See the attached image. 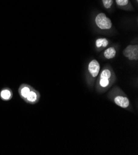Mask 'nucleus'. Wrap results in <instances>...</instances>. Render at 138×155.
I'll return each mask as SVG.
<instances>
[{
    "mask_svg": "<svg viewBox=\"0 0 138 155\" xmlns=\"http://www.w3.org/2000/svg\"><path fill=\"white\" fill-rule=\"evenodd\" d=\"M116 80L117 77L113 68L109 64H105L97 77L95 89L99 94H103L111 88Z\"/></svg>",
    "mask_w": 138,
    "mask_h": 155,
    "instance_id": "nucleus-1",
    "label": "nucleus"
},
{
    "mask_svg": "<svg viewBox=\"0 0 138 155\" xmlns=\"http://www.w3.org/2000/svg\"><path fill=\"white\" fill-rule=\"evenodd\" d=\"M92 21L95 30L99 33L113 34L116 32L111 19L104 12L94 11L92 15Z\"/></svg>",
    "mask_w": 138,
    "mask_h": 155,
    "instance_id": "nucleus-2",
    "label": "nucleus"
},
{
    "mask_svg": "<svg viewBox=\"0 0 138 155\" xmlns=\"http://www.w3.org/2000/svg\"><path fill=\"white\" fill-rule=\"evenodd\" d=\"M107 97L118 106L130 111H133V106L130 98L119 87H113L109 92Z\"/></svg>",
    "mask_w": 138,
    "mask_h": 155,
    "instance_id": "nucleus-3",
    "label": "nucleus"
},
{
    "mask_svg": "<svg viewBox=\"0 0 138 155\" xmlns=\"http://www.w3.org/2000/svg\"><path fill=\"white\" fill-rule=\"evenodd\" d=\"M100 70V64L97 59H92L89 61L86 72V80L90 88L94 87Z\"/></svg>",
    "mask_w": 138,
    "mask_h": 155,
    "instance_id": "nucleus-4",
    "label": "nucleus"
},
{
    "mask_svg": "<svg viewBox=\"0 0 138 155\" xmlns=\"http://www.w3.org/2000/svg\"><path fill=\"white\" fill-rule=\"evenodd\" d=\"M123 55L130 61H137L138 60V44L137 41H133L123 51Z\"/></svg>",
    "mask_w": 138,
    "mask_h": 155,
    "instance_id": "nucleus-5",
    "label": "nucleus"
},
{
    "mask_svg": "<svg viewBox=\"0 0 138 155\" xmlns=\"http://www.w3.org/2000/svg\"><path fill=\"white\" fill-rule=\"evenodd\" d=\"M118 48V45L109 46L107 48H105L99 57L103 60L112 59L116 57Z\"/></svg>",
    "mask_w": 138,
    "mask_h": 155,
    "instance_id": "nucleus-6",
    "label": "nucleus"
},
{
    "mask_svg": "<svg viewBox=\"0 0 138 155\" xmlns=\"http://www.w3.org/2000/svg\"><path fill=\"white\" fill-rule=\"evenodd\" d=\"M114 1L115 5L119 9L126 11H134L135 10L131 0H114Z\"/></svg>",
    "mask_w": 138,
    "mask_h": 155,
    "instance_id": "nucleus-7",
    "label": "nucleus"
},
{
    "mask_svg": "<svg viewBox=\"0 0 138 155\" xmlns=\"http://www.w3.org/2000/svg\"><path fill=\"white\" fill-rule=\"evenodd\" d=\"M40 97V93L37 90L33 88L24 101L30 104H35L39 101Z\"/></svg>",
    "mask_w": 138,
    "mask_h": 155,
    "instance_id": "nucleus-8",
    "label": "nucleus"
},
{
    "mask_svg": "<svg viewBox=\"0 0 138 155\" xmlns=\"http://www.w3.org/2000/svg\"><path fill=\"white\" fill-rule=\"evenodd\" d=\"M110 43V41L106 38H99L95 41V49L97 51L99 52L104 49Z\"/></svg>",
    "mask_w": 138,
    "mask_h": 155,
    "instance_id": "nucleus-9",
    "label": "nucleus"
},
{
    "mask_svg": "<svg viewBox=\"0 0 138 155\" xmlns=\"http://www.w3.org/2000/svg\"><path fill=\"white\" fill-rule=\"evenodd\" d=\"M33 88H34L32 86H30V85H28L26 84H21L18 89L19 95L20 97L23 100H24L27 97V96L30 94V92L31 91V90Z\"/></svg>",
    "mask_w": 138,
    "mask_h": 155,
    "instance_id": "nucleus-10",
    "label": "nucleus"
},
{
    "mask_svg": "<svg viewBox=\"0 0 138 155\" xmlns=\"http://www.w3.org/2000/svg\"><path fill=\"white\" fill-rule=\"evenodd\" d=\"M12 91L9 88H4L0 91V98L3 101H9L12 99Z\"/></svg>",
    "mask_w": 138,
    "mask_h": 155,
    "instance_id": "nucleus-11",
    "label": "nucleus"
},
{
    "mask_svg": "<svg viewBox=\"0 0 138 155\" xmlns=\"http://www.w3.org/2000/svg\"><path fill=\"white\" fill-rule=\"evenodd\" d=\"M101 5L104 9L108 12H112L115 8L114 0H100Z\"/></svg>",
    "mask_w": 138,
    "mask_h": 155,
    "instance_id": "nucleus-12",
    "label": "nucleus"
},
{
    "mask_svg": "<svg viewBox=\"0 0 138 155\" xmlns=\"http://www.w3.org/2000/svg\"><path fill=\"white\" fill-rule=\"evenodd\" d=\"M134 2H136V6H137V5H138V0H134Z\"/></svg>",
    "mask_w": 138,
    "mask_h": 155,
    "instance_id": "nucleus-13",
    "label": "nucleus"
}]
</instances>
